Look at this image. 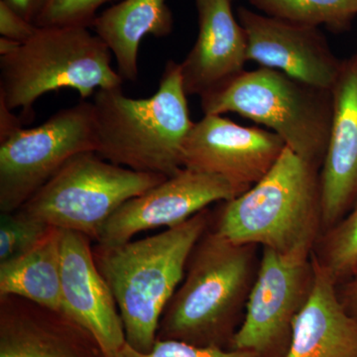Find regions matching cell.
<instances>
[{
  "mask_svg": "<svg viewBox=\"0 0 357 357\" xmlns=\"http://www.w3.org/2000/svg\"><path fill=\"white\" fill-rule=\"evenodd\" d=\"M208 208L155 236L114 246L96 244V266L112 291L126 344L140 352L153 349L160 321L182 283L192 249L211 227Z\"/></svg>",
  "mask_w": 357,
  "mask_h": 357,
  "instance_id": "obj_1",
  "label": "cell"
},
{
  "mask_svg": "<svg viewBox=\"0 0 357 357\" xmlns=\"http://www.w3.org/2000/svg\"><path fill=\"white\" fill-rule=\"evenodd\" d=\"M187 96L180 63L173 60L150 98H128L121 88L98 89L93 102L96 153L138 172L175 175L184 168L183 149L194 126Z\"/></svg>",
  "mask_w": 357,
  "mask_h": 357,
  "instance_id": "obj_2",
  "label": "cell"
},
{
  "mask_svg": "<svg viewBox=\"0 0 357 357\" xmlns=\"http://www.w3.org/2000/svg\"><path fill=\"white\" fill-rule=\"evenodd\" d=\"M255 249L206 230L162 316L157 338L217 347L231 340L257 274Z\"/></svg>",
  "mask_w": 357,
  "mask_h": 357,
  "instance_id": "obj_3",
  "label": "cell"
},
{
  "mask_svg": "<svg viewBox=\"0 0 357 357\" xmlns=\"http://www.w3.org/2000/svg\"><path fill=\"white\" fill-rule=\"evenodd\" d=\"M213 229L236 243L311 255L323 232L319 169L286 146L259 182L222 202Z\"/></svg>",
  "mask_w": 357,
  "mask_h": 357,
  "instance_id": "obj_4",
  "label": "cell"
},
{
  "mask_svg": "<svg viewBox=\"0 0 357 357\" xmlns=\"http://www.w3.org/2000/svg\"><path fill=\"white\" fill-rule=\"evenodd\" d=\"M112 59L88 27H37L17 51L0 57V102L29 119L36 100L50 91L72 89L86 100L98 89L121 88Z\"/></svg>",
  "mask_w": 357,
  "mask_h": 357,
  "instance_id": "obj_5",
  "label": "cell"
},
{
  "mask_svg": "<svg viewBox=\"0 0 357 357\" xmlns=\"http://www.w3.org/2000/svg\"><path fill=\"white\" fill-rule=\"evenodd\" d=\"M201 107L204 114H237L266 126L294 153L321 169L332 130L331 89L260 67L202 96Z\"/></svg>",
  "mask_w": 357,
  "mask_h": 357,
  "instance_id": "obj_6",
  "label": "cell"
},
{
  "mask_svg": "<svg viewBox=\"0 0 357 357\" xmlns=\"http://www.w3.org/2000/svg\"><path fill=\"white\" fill-rule=\"evenodd\" d=\"M167 178L115 165L96 152H86L70 159L20 210L49 227L96 241L122 204Z\"/></svg>",
  "mask_w": 357,
  "mask_h": 357,
  "instance_id": "obj_7",
  "label": "cell"
},
{
  "mask_svg": "<svg viewBox=\"0 0 357 357\" xmlns=\"http://www.w3.org/2000/svg\"><path fill=\"white\" fill-rule=\"evenodd\" d=\"M93 102L61 109L0 141V211L20 210L77 155L96 152Z\"/></svg>",
  "mask_w": 357,
  "mask_h": 357,
  "instance_id": "obj_8",
  "label": "cell"
},
{
  "mask_svg": "<svg viewBox=\"0 0 357 357\" xmlns=\"http://www.w3.org/2000/svg\"><path fill=\"white\" fill-rule=\"evenodd\" d=\"M243 323L231 349L263 357L287 351L294 321L309 300L314 280L311 255H285L262 248Z\"/></svg>",
  "mask_w": 357,
  "mask_h": 357,
  "instance_id": "obj_9",
  "label": "cell"
},
{
  "mask_svg": "<svg viewBox=\"0 0 357 357\" xmlns=\"http://www.w3.org/2000/svg\"><path fill=\"white\" fill-rule=\"evenodd\" d=\"M285 148L273 131L204 114L185 139L183 166L225 178L241 195L271 170Z\"/></svg>",
  "mask_w": 357,
  "mask_h": 357,
  "instance_id": "obj_10",
  "label": "cell"
},
{
  "mask_svg": "<svg viewBox=\"0 0 357 357\" xmlns=\"http://www.w3.org/2000/svg\"><path fill=\"white\" fill-rule=\"evenodd\" d=\"M238 196L225 178L183 168L122 204L105 222L96 243L102 246L128 243L141 232L177 227L211 204Z\"/></svg>",
  "mask_w": 357,
  "mask_h": 357,
  "instance_id": "obj_11",
  "label": "cell"
},
{
  "mask_svg": "<svg viewBox=\"0 0 357 357\" xmlns=\"http://www.w3.org/2000/svg\"><path fill=\"white\" fill-rule=\"evenodd\" d=\"M237 17L248 37V59L304 83L332 91L342 68L319 27L257 13L246 7Z\"/></svg>",
  "mask_w": 357,
  "mask_h": 357,
  "instance_id": "obj_12",
  "label": "cell"
},
{
  "mask_svg": "<svg viewBox=\"0 0 357 357\" xmlns=\"http://www.w3.org/2000/svg\"><path fill=\"white\" fill-rule=\"evenodd\" d=\"M62 314L95 340L105 357H116L126 333L112 291L96 266L91 239L62 230Z\"/></svg>",
  "mask_w": 357,
  "mask_h": 357,
  "instance_id": "obj_13",
  "label": "cell"
},
{
  "mask_svg": "<svg viewBox=\"0 0 357 357\" xmlns=\"http://www.w3.org/2000/svg\"><path fill=\"white\" fill-rule=\"evenodd\" d=\"M332 91V130L325 158L319 169L323 232L340 222L357 203L356 55L342 61Z\"/></svg>",
  "mask_w": 357,
  "mask_h": 357,
  "instance_id": "obj_14",
  "label": "cell"
},
{
  "mask_svg": "<svg viewBox=\"0 0 357 357\" xmlns=\"http://www.w3.org/2000/svg\"><path fill=\"white\" fill-rule=\"evenodd\" d=\"M198 11L196 43L180 63L188 96H202L244 72L248 37L236 20L230 0H195Z\"/></svg>",
  "mask_w": 357,
  "mask_h": 357,
  "instance_id": "obj_15",
  "label": "cell"
},
{
  "mask_svg": "<svg viewBox=\"0 0 357 357\" xmlns=\"http://www.w3.org/2000/svg\"><path fill=\"white\" fill-rule=\"evenodd\" d=\"M314 280L294 321L284 357H357V319L340 299L337 281L312 253Z\"/></svg>",
  "mask_w": 357,
  "mask_h": 357,
  "instance_id": "obj_16",
  "label": "cell"
},
{
  "mask_svg": "<svg viewBox=\"0 0 357 357\" xmlns=\"http://www.w3.org/2000/svg\"><path fill=\"white\" fill-rule=\"evenodd\" d=\"M76 325L23 298L0 297V357H86L70 335Z\"/></svg>",
  "mask_w": 357,
  "mask_h": 357,
  "instance_id": "obj_17",
  "label": "cell"
},
{
  "mask_svg": "<svg viewBox=\"0 0 357 357\" xmlns=\"http://www.w3.org/2000/svg\"><path fill=\"white\" fill-rule=\"evenodd\" d=\"M91 27L112 51L123 79L138 77V54L147 36H168L174 20L167 0H122L105 9Z\"/></svg>",
  "mask_w": 357,
  "mask_h": 357,
  "instance_id": "obj_18",
  "label": "cell"
},
{
  "mask_svg": "<svg viewBox=\"0 0 357 357\" xmlns=\"http://www.w3.org/2000/svg\"><path fill=\"white\" fill-rule=\"evenodd\" d=\"M62 234L50 227L31 248L0 263V297L16 296L62 314Z\"/></svg>",
  "mask_w": 357,
  "mask_h": 357,
  "instance_id": "obj_19",
  "label": "cell"
},
{
  "mask_svg": "<svg viewBox=\"0 0 357 357\" xmlns=\"http://www.w3.org/2000/svg\"><path fill=\"white\" fill-rule=\"evenodd\" d=\"M265 15L298 24L326 26L333 32L351 29L357 0H248Z\"/></svg>",
  "mask_w": 357,
  "mask_h": 357,
  "instance_id": "obj_20",
  "label": "cell"
},
{
  "mask_svg": "<svg viewBox=\"0 0 357 357\" xmlns=\"http://www.w3.org/2000/svg\"><path fill=\"white\" fill-rule=\"evenodd\" d=\"M314 255L337 281L357 267V203L340 222L319 236Z\"/></svg>",
  "mask_w": 357,
  "mask_h": 357,
  "instance_id": "obj_21",
  "label": "cell"
},
{
  "mask_svg": "<svg viewBox=\"0 0 357 357\" xmlns=\"http://www.w3.org/2000/svg\"><path fill=\"white\" fill-rule=\"evenodd\" d=\"M49 225L24 211L0 215V263L22 255L46 234Z\"/></svg>",
  "mask_w": 357,
  "mask_h": 357,
  "instance_id": "obj_22",
  "label": "cell"
},
{
  "mask_svg": "<svg viewBox=\"0 0 357 357\" xmlns=\"http://www.w3.org/2000/svg\"><path fill=\"white\" fill-rule=\"evenodd\" d=\"M114 0H47L37 18V27H91L100 7Z\"/></svg>",
  "mask_w": 357,
  "mask_h": 357,
  "instance_id": "obj_23",
  "label": "cell"
},
{
  "mask_svg": "<svg viewBox=\"0 0 357 357\" xmlns=\"http://www.w3.org/2000/svg\"><path fill=\"white\" fill-rule=\"evenodd\" d=\"M116 357H263L256 352L225 349L217 345H197L177 340L157 338L153 349L140 352L126 344Z\"/></svg>",
  "mask_w": 357,
  "mask_h": 357,
  "instance_id": "obj_24",
  "label": "cell"
},
{
  "mask_svg": "<svg viewBox=\"0 0 357 357\" xmlns=\"http://www.w3.org/2000/svg\"><path fill=\"white\" fill-rule=\"evenodd\" d=\"M37 30L34 23L29 22L14 11L6 2L0 0V34L1 37L25 43Z\"/></svg>",
  "mask_w": 357,
  "mask_h": 357,
  "instance_id": "obj_25",
  "label": "cell"
},
{
  "mask_svg": "<svg viewBox=\"0 0 357 357\" xmlns=\"http://www.w3.org/2000/svg\"><path fill=\"white\" fill-rule=\"evenodd\" d=\"M14 11L29 22H36L47 0H3Z\"/></svg>",
  "mask_w": 357,
  "mask_h": 357,
  "instance_id": "obj_26",
  "label": "cell"
},
{
  "mask_svg": "<svg viewBox=\"0 0 357 357\" xmlns=\"http://www.w3.org/2000/svg\"><path fill=\"white\" fill-rule=\"evenodd\" d=\"M347 278V281L338 296L347 312L357 319V267Z\"/></svg>",
  "mask_w": 357,
  "mask_h": 357,
  "instance_id": "obj_27",
  "label": "cell"
},
{
  "mask_svg": "<svg viewBox=\"0 0 357 357\" xmlns=\"http://www.w3.org/2000/svg\"><path fill=\"white\" fill-rule=\"evenodd\" d=\"M13 112V110L6 107V103L0 102V141L6 139L22 128L21 119L16 117Z\"/></svg>",
  "mask_w": 357,
  "mask_h": 357,
  "instance_id": "obj_28",
  "label": "cell"
},
{
  "mask_svg": "<svg viewBox=\"0 0 357 357\" xmlns=\"http://www.w3.org/2000/svg\"><path fill=\"white\" fill-rule=\"evenodd\" d=\"M20 42L15 40L6 38V37H0V57L10 55L20 49Z\"/></svg>",
  "mask_w": 357,
  "mask_h": 357,
  "instance_id": "obj_29",
  "label": "cell"
},
{
  "mask_svg": "<svg viewBox=\"0 0 357 357\" xmlns=\"http://www.w3.org/2000/svg\"><path fill=\"white\" fill-rule=\"evenodd\" d=\"M354 55H356V59H357V50H356V54H354Z\"/></svg>",
  "mask_w": 357,
  "mask_h": 357,
  "instance_id": "obj_30",
  "label": "cell"
},
{
  "mask_svg": "<svg viewBox=\"0 0 357 357\" xmlns=\"http://www.w3.org/2000/svg\"><path fill=\"white\" fill-rule=\"evenodd\" d=\"M230 1H231V2H232V1H234V0H230Z\"/></svg>",
  "mask_w": 357,
  "mask_h": 357,
  "instance_id": "obj_31",
  "label": "cell"
}]
</instances>
